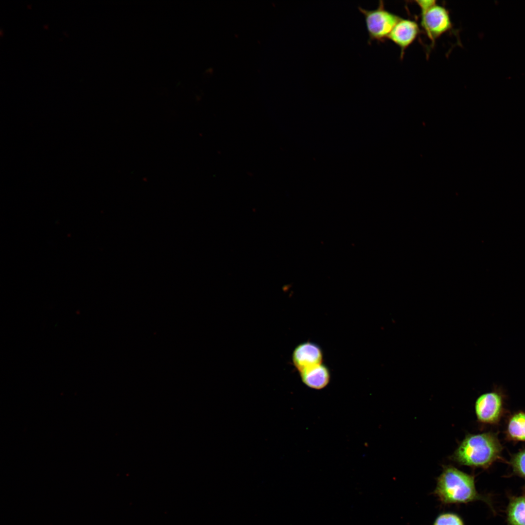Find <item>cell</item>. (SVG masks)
Masks as SVG:
<instances>
[{"label": "cell", "instance_id": "obj_1", "mask_svg": "<svg viewBox=\"0 0 525 525\" xmlns=\"http://www.w3.org/2000/svg\"><path fill=\"white\" fill-rule=\"evenodd\" d=\"M434 494L443 505L468 504L481 500L493 509L489 497L477 491L474 476L452 466L443 467L437 478Z\"/></svg>", "mask_w": 525, "mask_h": 525}, {"label": "cell", "instance_id": "obj_2", "mask_svg": "<svg viewBox=\"0 0 525 525\" xmlns=\"http://www.w3.org/2000/svg\"><path fill=\"white\" fill-rule=\"evenodd\" d=\"M502 448L497 436L492 433L469 434L451 458L461 465L486 469L499 458Z\"/></svg>", "mask_w": 525, "mask_h": 525}, {"label": "cell", "instance_id": "obj_3", "mask_svg": "<svg viewBox=\"0 0 525 525\" xmlns=\"http://www.w3.org/2000/svg\"><path fill=\"white\" fill-rule=\"evenodd\" d=\"M364 15L368 42L372 41L383 42L388 39L389 35L401 17L389 11L385 7L384 1H379L378 7L372 10L358 7Z\"/></svg>", "mask_w": 525, "mask_h": 525}, {"label": "cell", "instance_id": "obj_4", "mask_svg": "<svg viewBox=\"0 0 525 525\" xmlns=\"http://www.w3.org/2000/svg\"><path fill=\"white\" fill-rule=\"evenodd\" d=\"M420 26L434 45L440 36L453 29L449 11L444 6L436 4L420 13Z\"/></svg>", "mask_w": 525, "mask_h": 525}, {"label": "cell", "instance_id": "obj_5", "mask_svg": "<svg viewBox=\"0 0 525 525\" xmlns=\"http://www.w3.org/2000/svg\"><path fill=\"white\" fill-rule=\"evenodd\" d=\"M503 410V399L498 392L482 394L475 403V412L479 421L494 424L500 420Z\"/></svg>", "mask_w": 525, "mask_h": 525}, {"label": "cell", "instance_id": "obj_6", "mask_svg": "<svg viewBox=\"0 0 525 525\" xmlns=\"http://www.w3.org/2000/svg\"><path fill=\"white\" fill-rule=\"evenodd\" d=\"M420 33V25L416 21L401 18L391 32L388 39L400 48L402 59L405 50L416 40Z\"/></svg>", "mask_w": 525, "mask_h": 525}, {"label": "cell", "instance_id": "obj_7", "mask_svg": "<svg viewBox=\"0 0 525 525\" xmlns=\"http://www.w3.org/2000/svg\"><path fill=\"white\" fill-rule=\"evenodd\" d=\"M323 353L316 344L306 342L298 346L293 352L294 365L300 372L322 364Z\"/></svg>", "mask_w": 525, "mask_h": 525}, {"label": "cell", "instance_id": "obj_8", "mask_svg": "<svg viewBox=\"0 0 525 525\" xmlns=\"http://www.w3.org/2000/svg\"><path fill=\"white\" fill-rule=\"evenodd\" d=\"M299 373L303 383L312 389H323L328 385L330 381L329 369L327 367L322 364L303 370Z\"/></svg>", "mask_w": 525, "mask_h": 525}, {"label": "cell", "instance_id": "obj_9", "mask_svg": "<svg viewBox=\"0 0 525 525\" xmlns=\"http://www.w3.org/2000/svg\"><path fill=\"white\" fill-rule=\"evenodd\" d=\"M506 521L507 525H525V494L509 497Z\"/></svg>", "mask_w": 525, "mask_h": 525}, {"label": "cell", "instance_id": "obj_10", "mask_svg": "<svg viewBox=\"0 0 525 525\" xmlns=\"http://www.w3.org/2000/svg\"><path fill=\"white\" fill-rule=\"evenodd\" d=\"M507 433L509 438L515 441H525V412L514 414L509 419Z\"/></svg>", "mask_w": 525, "mask_h": 525}, {"label": "cell", "instance_id": "obj_11", "mask_svg": "<svg viewBox=\"0 0 525 525\" xmlns=\"http://www.w3.org/2000/svg\"><path fill=\"white\" fill-rule=\"evenodd\" d=\"M433 525H465L462 518L453 512H443L435 519Z\"/></svg>", "mask_w": 525, "mask_h": 525}, {"label": "cell", "instance_id": "obj_12", "mask_svg": "<svg viewBox=\"0 0 525 525\" xmlns=\"http://www.w3.org/2000/svg\"><path fill=\"white\" fill-rule=\"evenodd\" d=\"M510 464L514 473L525 479V449L513 455Z\"/></svg>", "mask_w": 525, "mask_h": 525}, {"label": "cell", "instance_id": "obj_13", "mask_svg": "<svg viewBox=\"0 0 525 525\" xmlns=\"http://www.w3.org/2000/svg\"><path fill=\"white\" fill-rule=\"evenodd\" d=\"M416 4L420 10V13L423 12L437 4V1L434 0H416Z\"/></svg>", "mask_w": 525, "mask_h": 525}]
</instances>
